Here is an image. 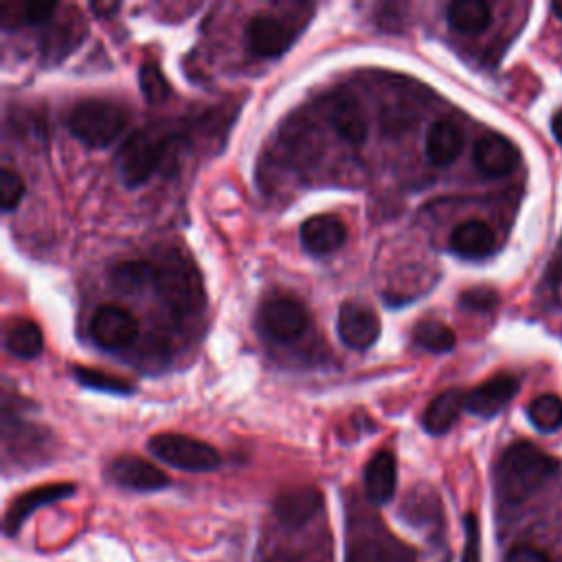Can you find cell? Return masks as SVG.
Returning a JSON list of instances; mask_svg holds the SVG:
<instances>
[{"instance_id": "2", "label": "cell", "mask_w": 562, "mask_h": 562, "mask_svg": "<svg viewBox=\"0 0 562 562\" xmlns=\"http://www.w3.org/2000/svg\"><path fill=\"white\" fill-rule=\"evenodd\" d=\"M345 562H418V555L416 549L394 536L379 516H349Z\"/></svg>"}, {"instance_id": "16", "label": "cell", "mask_w": 562, "mask_h": 562, "mask_svg": "<svg viewBox=\"0 0 562 562\" xmlns=\"http://www.w3.org/2000/svg\"><path fill=\"white\" fill-rule=\"evenodd\" d=\"M519 381L514 376H495L484 385L475 387L471 394H465V409L480 418H495L506 409V405L516 396Z\"/></svg>"}, {"instance_id": "7", "label": "cell", "mask_w": 562, "mask_h": 562, "mask_svg": "<svg viewBox=\"0 0 562 562\" xmlns=\"http://www.w3.org/2000/svg\"><path fill=\"white\" fill-rule=\"evenodd\" d=\"M310 317L302 302L293 297H270L259 306L257 325L261 334L277 343H291L308 330Z\"/></svg>"}, {"instance_id": "21", "label": "cell", "mask_w": 562, "mask_h": 562, "mask_svg": "<svg viewBox=\"0 0 562 562\" xmlns=\"http://www.w3.org/2000/svg\"><path fill=\"white\" fill-rule=\"evenodd\" d=\"M461 409H465V394L461 389H448L431 400L422 416V426L431 435H444L452 429Z\"/></svg>"}, {"instance_id": "34", "label": "cell", "mask_w": 562, "mask_h": 562, "mask_svg": "<svg viewBox=\"0 0 562 562\" xmlns=\"http://www.w3.org/2000/svg\"><path fill=\"white\" fill-rule=\"evenodd\" d=\"M119 3H92L90 5V10L95 12L100 18H108V16H113L115 12H119Z\"/></svg>"}, {"instance_id": "30", "label": "cell", "mask_w": 562, "mask_h": 562, "mask_svg": "<svg viewBox=\"0 0 562 562\" xmlns=\"http://www.w3.org/2000/svg\"><path fill=\"white\" fill-rule=\"evenodd\" d=\"M16 8V25H40L55 16L58 3H21Z\"/></svg>"}, {"instance_id": "3", "label": "cell", "mask_w": 562, "mask_h": 562, "mask_svg": "<svg viewBox=\"0 0 562 562\" xmlns=\"http://www.w3.org/2000/svg\"><path fill=\"white\" fill-rule=\"evenodd\" d=\"M128 111L102 98H88L73 106L66 126L75 139L88 148H106L122 137L128 126Z\"/></svg>"}, {"instance_id": "9", "label": "cell", "mask_w": 562, "mask_h": 562, "mask_svg": "<svg viewBox=\"0 0 562 562\" xmlns=\"http://www.w3.org/2000/svg\"><path fill=\"white\" fill-rule=\"evenodd\" d=\"M139 334L137 319L119 306H102L90 319V339L104 349H122Z\"/></svg>"}, {"instance_id": "13", "label": "cell", "mask_w": 562, "mask_h": 562, "mask_svg": "<svg viewBox=\"0 0 562 562\" xmlns=\"http://www.w3.org/2000/svg\"><path fill=\"white\" fill-rule=\"evenodd\" d=\"M75 495V486L73 484H47V486H40V488H34V490H27L25 495L16 497L14 503L10 506L8 510V516H5V534L8 536H14L21 532L23 523L40 508L49 506V503H55V501H62L66 497Z\"/></svg>"}, {"instance_id": "33", "label": "cell", "mask_w": 562, "mask_h": 562, "mask_svg": "<svg viewBox=\"0 0 562 562\" xmlns=\"http://www.w3.org/2000/svg\"><path fill=\"white\" fill-rule=\"evenodd\" d=\"M506 562H549L547 553L532 545H516L506 555Z\"/></svg>"}, {"instance_id": "20", "label": "cell", "mask_w": 562, "mask_h": 562, "mask_svg": "<svg viewBox=\"0 0 562 562\" xmlns=\"http://www.w3.org/2000/svg\"><path fill=\"white\" fill-rule=\"evenodd\" d=\"M424 148L433 165H439V167L450 165L463 150V132L455 122L439 119L431 124Z\"/></svg>"}, {"instance_id": "15", "label": "cell", "mask_w": 562, "mask_h": 562, "mask_svg": "<svg viewBox=\"0 0 562 562\" xmlns=\"http://www.w3.org/2000/svg\"><path fill=\"white\" fill-rule=\"evenodd\" d=\"M325 113H328L332 128L347 143L360 145L367 139V117H365L360 102L354 95H347V92H336V95H332L328 100Z\"/></svg>"}, {"instance_id": "22", "label": "cell", "mask_w": 562, "mask_h": 562, "mask_svg": "<svg viewBox=\"0 0 562 562\" xmlns=\"http://www.w3.org/2000/svg\"><path fill=\"white\" fill-rule=\"evenodd\" d=\"M448 23L459 34H482L490 27L493 12L484 0H455L448 5Z\"/></svg>"}, {"instance_id": "4", "label": "cell", "mask_w": 562, "mask_h": 562, "mask_svg": "<svg viewBox=\"0 0 562 562\" xmlns=\"http://www.w3.org/2000/svg\"><path fill=\"white\" fill-rule=\"evenodd\" d=\"M154 286L169 310L178 317H187L203 306V286L194 261L180 253H169L158 266H154Z\"/></svg>"}, {"instance_id": "14", "label": "cell", "mask_w": 562, "mask_h": 562, "mask_svg": "<svg viewBox=\"0 0 562 562\" xmlns=\"http://www.w3.org/2000/svg\"><path fill=\"white\" fill-rule=\"evenodd\" d=\"M398 486V463L392 450H379L365 465V495L371 503L385 506Z\"/></svg>"}, {"instance_id": "12", "label": "cell", "mask_w": 562, "mask_h": 562, "mask_svg": "<svg viewBox=\"0 0 562 562\" xmlns=\"http://www.w3.org/2000/svg\"><path fill=\"white\" fill-rule=\"evenodd\" d=\"M108 475L115 484L137 493H156L169 486V477L158 465L135 455H124L113 459L108 465Z\"/></svg>"}, {"instance_id": "25", "label": "cell", "mask_w": 562, "mask_h": 562, "mask_svg": "<svg viewBox=\"0 0 562 562\" xmlns=\"http://www.w3.org/2000/svg\"><path fill=\"white\" fill-rule=\"evenodd\" d=\"M413 341H416V345H420V347H424L429 352L444 354V352L455 347L457 336H455V332L446 323L435 321V319H426V321H420L413 328Z\"/></svg>"}, {"instance_id": "29", "label": "cell", "mask_w": 562, "mask_h": 562, "mask_svg": "<svg viewBox=\"0 0 562 562\" xmlns=\"http://www.w3.org/2000/svg\"><path fill=\"white\" fill-rule=\"evenodd\" d=\"M25 196V180L12 167H3L0 171V207L3 212H14Z\"/></svg>"}, {"instance_id": "18", "label": "cell", "mask_w": 562, "mask_h": 562, "mask_svg": "<svg viewBox=\"0 0 562 562\" xmlns=\"http://www.w3.org/2000/svg\"><path fill=\"white\" fill-rule=\"evenodd\" d=\"M347 240L343 220L334 214L312 216L302 225V244L312 255H330L339 251Z\"/></svg>"}, {"instance_id": "27", "label": "cell", "mask_w": 562, "mask_h": 562, "mask_svg": "<svg viewBox=\"0 0 562 562\" xmlns=\"http://www.w3.org/2000/svg\"><path fill=\"white\" fill-rule=\"evenodd\" d=\"M113 286L122 291H137L154 284V264L148 261H124L111 272Z\"/></svg>"}, {"instance_id": "35", "label": "cell", "mask_w": 562, "mask_h": 562, "mask_svg": "<svg viewBox=\"0 0 562 562\" xmlns=\"http://www.w3.org/2000/svg\"><path fill=\"white\" fill-rule=\"evenodd\" d=\"M551 132H553V137H555V141L562 145V108L553 115V119H551Z\"/></svg>"}, {"instance_id": "10", "label": "cell", "mask_w": 562, "mask_h": 562, "mask_svg": "<svg viewBox=\"0 0 562 562\" xmlns=\"http://www.w3.org/2000/svg\"><path fill=\"white\" fill-rule=\"evenodd\" d=\"M323 510V495L312 486H299L284 490L272 506L274 519L286 529H302L315 521V516Z\"/></svg>"}, {"instance_id": "36", "label": "cell", "mask_w": 562, "mask_h": 562, "mask_svg": "<svg viewBox=\"0 0 562 562\" xmlns=\"http://www.w3.org/2000/svg\"><path fill=\"white\" fill-rule=\"evenodd\" d=\"M551 12L562 21V0H558V3H553V5H551Z\"/></svg>"}, {"instance_id": "17", "label": "cell", "mask_w": 562, "mask_h": 562, "mask_svg": "<svg viewBox=\"0 0 562 562\" xmlns=\"http://www.w3.org/2000/svg\"><path fill=\"white\" fill-rule=\"evenodd\" d=\"M473 156H475V165L486 176H506L519 165V158H521L516 145L497 132L484 135L477 141Z\"/></svg>"}, {"instance_id": "6", "label": "cell", "mask_w": 562, "mask_h": 562, "mask_svg": "<svg viewBox=\"0 0 562 562\" xmlns=\"http://www.w3.org/2000/svg\"><path fill=\"white\" fill-rule=\"evenodd\" d=\"M148 448L161 461L190 473H209L220 465V452L203 439L180 435V433H158L150 437Z\"/></svg>"}, {"instance_id": "31", "label": "cell", "mask_w": 562, "mask_h": 562, "mask_svg": "<svg viewBox=\"0 0 562 562\" xmlns=\"http://www.w3.org/2000/svg\"><path fill=\"white\" fill-rule=\"evenodd\" d=\"M463 529H465V545H463L461 562H482V534H480V521L475 514H465Z\"/></svg>"}, {"instance_id": "1", "label": "cell", "mask_w": 562, "mask_h": 562, "mask_svg": "<svg viewBox=\"0 0 562 562\" xmlns=\"http://www.w3.org/2000/svg\"><path fill=\"white\" fill-rule=\"evenodd\" d=\"M555 473L558 461L553 457L527 442L512 444L497 463V495L503 503L519 506L555 477Z\"/></svg>"}, {"instance_id": "24", "label": "cell", "mask_w": 562, "mask_h": 562, "mask_svg": "<svg viewBox=\"0 0 562 562\" xmlns=\"http://www.w3.org/2000/svg\"><path fill=\"white\" fill-rule=\"evenodd\" d=\"M73 376L86 389H98V392H108V394H132L135 392L132 383L117 376V373H108V371H102V369L75 367Z\"/></svg>"}, {"instance_id": "23", "label": "cell", "mask_w": 562, "mask_h": 562, "mask_svg": "<svg viewBox=\"0 0 562 562\" xmlns=\"http://www.w3.org/2000/svg\"><path fill=\"white\" fill-rule=\"evenodd\" d=\"M5 347L18 358H36L44 347V336L31 319H14L5 330Z\"/></svg>"}, {"instance_id": "26", "label": "cell", "mask_w": 562, "mask_h": 562, "mask_svg": "<svg viewBox=\"0 0 562 562\" xmlns=\"http://www.w3.org/2000/svg\"><path fill=\"white\" fill-rule=\"evenodd\" d=\"M527 416H529V422L538 431L553 433L562 426V400L558 396H551V394L538 396L536 400L529 403Z\"/></svg>"}, {"instance_id": "11", "label": "cell", "mask_w": 562, "mask_h": 562, "mask_svg": "<svg viewBox=\"0 0 562 562\" xmlns=\"http://www.w3.org/2000/svg\"><path fill=\"white\" fill-rule=\"evenodd\" d=\"M339 336L352 349H367L381 336V319L360 302H345L339 310Z\"/></svg>"}, {"instance_id": "8", "label": "cell", "mask_w": 562, "mask_h": 562, "mask_svg": "<svg viewBox=\"0 0 562 562\" xmlns=\"http://www.w3.org/2000/svg\"><path fill=\"white\" fill-rule=\"evenodd\" d=\"M297 40V29L279 16L257 14L246 25V47L257 58L284 55Z\"/></svg>"}, {"instance_id": "19", "label": "cell", "mask_w": 562, "mask_h": 562, "mask_svg": "<svg viewBox=\"0 0 562 562\" xmlns=\"http://www.w3.org/2000/svg\"><path fill=\"white\" fill-rule=\"evenodd\" d=\"M450 248L463 259H484L495 253L497 235L484 220H465L452 229Z\"/></svg>"}, {"instance_id": "5", "label": "cell", "mask_w": 562, "mask_h": 562, "mask_svg": "<svg viewBox=\"0 0 562 562\" xmlns=\"http://www.w3.org/2000/svg\"><path fill=\"white\" fill-rule=\"evenodd\" d=\"M169 145V135L158 128H143L128 137L119 150V171L128 187L143 184L161 165Z\"/></svg>"}, {"instance_id": "32", "label": "cell", "mask_w": 562, "mask_h": 562, "mask_svg": "<svg viewBox=\"0 0 562 562\" xmlns=\"http://www.w3.org/2000/svg\"><path fill=\"white\" fill-rule=\"evenodd\" d=\"M461 308L473 312H488L499 304V295L493 289H471L459 297Z\"/></svg>"}, {"instance_id": "28", "label": "cell", "mask_w": 562, "mask_h": 562, "mask_svg": "<svg viewBox=\"0 0 562 562\" xmlns=\"http://www.w3.org/2000/svg\"><path fill=\"white\" fill-rule=\"evenodd\" d=\"M139 84L143 98L152 104H161L169 95V84L163 75V71L154 62H145L139 68Z\"/></svg>"}]
</instances>
